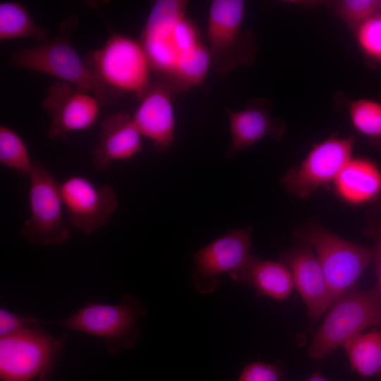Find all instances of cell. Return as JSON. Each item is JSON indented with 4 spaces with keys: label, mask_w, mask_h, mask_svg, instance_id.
Returning <instances> with one entry per match:
<instances>
[{
    "label": "cell",
    "mask_w": 381,
    "mask_h": 381,
    "mask_svg": "<svg viewBox=\"0 0 381 381\" xmlns=\"http://www.w3.org/2000/svg\"><path fill=\"white\" fill-rule=\"evenodd\" d=\"M299 240L309 243L322 270L332 304L354 285L365 270L374 262L373 248L361 246L310 222L296 230Z\"/></svg>",
    "instance_id": "obj_5"
},
{
    "label": "cell",
    "mask_w": 381,
    "mask_h": 381,
    "mask_svg": "<svg viewBox=\"0 0 381 381\" xmlns=\"http://www.w3.org/2000/svg\"><path fill=\"white\" fill-rule=\"evenodd\" d=\"M176 95L168 83L154 79L132 115L140 135L152 142L158 155L169 150L174 139L173 100Z\"/></svg>",
    "instance_id": "obj_14"
},
{
    "label": "cell",
    "mask_w": 381,
    "mask_h": 381,
    "mask_svg": "<svg viewBox=\"0 0 381 381\" xmlns=\"http://www.w3.org/2000/svg\"><path fill=\"white\" fill-rule=\"evenodd\" d=\"M380 323L381 294L377 287L368 290L353 287L329 308L308 349V356L322 360L365 329Z\"/></svg>",
    "instance_id": "obj_4"
},
{
    "label": "cell",
    "mask_w": 381,
    "mask_h": 381,
    "mask_svg": "<svg viewBox=\"0 0 381 381\" xmlns=\"http://www.w3.org/2000/svg\"><path fill=\"white\" fill-rule=\"evenodd\" d=\"M0 163L23 175H30L33 162L23 139L11 128L0 126Z\"/></svg>",
    "instance_id": "obj_23"
},
{
    "label": "cell",
    "mask_w": 381,
    "mask_h": 381,
    "mask_svg": "<svg viewBox=\"0 0 381 381\" xmlns=\"http://www.w3.org/2000/svg\"><path fill=\"white\" fill-rule=\"evenodd\" d=\"M142 145V135L132 116L126 111L113 114L101 123L98 142L92 150L93 164L99 170L108 169L114 162L133 157Z\"/></svg>",
    "instance_id": "obj_17"
},
{
    "label": "cell",
    "mask_w": 381,
    "mask_h": 381,
    "mask_svg": "<svg viewBox=\"0 0 381 381\" xmlns=\"http://www.w3.org/2000/svg\"><path fill=\"white\" fill-rule=\"evenodd\" d=\"M234 281L250 285L261 297L284 300L294 288L289 270L281 262L252 255L238 270L230 274Z\"/></svg>",
    "instance_id": "obj_19"
},
{
    "label": "cell",
    "mask_w": 381,
    "mask_h": 381,
    "mask_svg": "<svg viewBox=\"0 0 381 381\" xmlns=\"http://www.w3.org/2000/svg\"><path fill=\"white\" fill-rule=\"evenodd\" d=\"M380 1L341 0L334 4V10L344 23L353 32L363 23L380 12Z\"/></svg>",
    "instance_id": "obj_24"
},
{
    "label": "cell",
    "mask_w": 381,
    "mask_h": 381,
    "mask_svg": "<svg viewBox=\"0 0 381 381\" xmlns=\"http://www.w3.org/2000/svg\"><path fill=\"white\" fill-rule=\"evenodd\" d=\"M380 13H381V1H380Z\"/></svg>",
    "instance_id": "obj_30"
},
{
    "label": "cell",
    "mask_w": 381,
    "mask_h": 381,
    "mask_svg": "<svg viewBox=\"0 0 381 381\" xmlns=\"http://www.w3.org/2000/svg\"><path fill=\"white\" fill-rule=\"evenodd\" d=\"M272 104L265 98L249 100L238 111L225 109L229 117L231 141L224 156L233 157L266 136L280 140L286 130L285 123L271 114Z\"/></svg>",
    "instance_id": "obj_16"
},
{
    "label": "cell",
    "mask_w": 381,
    "mask_h": 381,
    "mask_svg": "<svg viewBox=\"0 0 381 381\" xmlns=\"http://www.w3.org/2000/svg\"><path fill=\"white\" fill-rule=\"evenodd\" d=\"M354 32L361 52L368 59L381 63V13L374 15Z\"/></svg>",
    "instance_id": "obj_25"
},
{
    "label": "cell",
    "mask_w": 381,
    "mask_h": 381,
    "mask_svg": "<svg viewBox=\"0 0 381 381\" xmlns=\"http://www.w3.org/2000/svg\"><path fill=\"white\" fill-rule=\"evenodd\" d=\"M245 2L242 0H214L207 25V48L211 65L224 74L240 65H250L256 49L251 32L242 30Z\"/></svg>",
    "instance_id": "obj_7"
},
{
    "label": "cell",
    "mask_w": 381,
    "mask_h": 381,
    "mask_svg": "<svg viewBox=\"0 0 381 381\" xmlns=\"http://www.w3.org/2000/svg\"><path fill=\"white\" fill-rule=\"evenodd\" d=\"M30 316H20L4 308L0 309V337L11 334L28 324L42 322Z\"/></svg>",
    "instance_id": "obj_28"
},
{
    "label": "cell",
    "mask_w": 381,
    "mask_h": 381,
    "mask_svg": "<svg viewBox=\"0 0 381 381\" xmlns=\"http://www.w3.org/2000/svg\"><path fill=\"white\" fill-rule=\"evenodd\" d=\"M60 190L68 225L85 235L104 226L119 204L110 186H97L80 175L64 179L60 183Z\"/></svg>",
    "instance_id": "obj_13"
},
{
    "label": "cell",
    "mask_w": 381,
    "mask_h": 381,
    "mask_svg": "<svg viewBox=\"0 0 381 381\" xmlns=\"http://www.w3.org/2000/svg\"><path fill=\"white\" fill-rule=\"evenodd\" d=\"M77 25L76 17L68 16L59 34L37 46L15 51L8 56V64L80 87L93 94L102 105H112L119 97L96 80L69 41Z\"/></svg>",
    "instance_id": "obj_2"
},
{
    "label": "cell",
    "mask_w": 381,
    "mask_h": 381,
    "mask_svg": "<svg viewBox=\"0 0 381 381\" xmlns=\"http://www.w3.org/2000/svg\"><path fill=\"white\" fill-rule=\"evenodd\" d=\"M334 194L351 206L380 200L381 169L365 157H351L332 183Z\"/></svg>",
    "instance_id": "obj_18"
},
{
    "label": "cell",
    "mask_w": 381,
    "mask_h": 381,
    "mask_svg": "<svg viewBox=\"0 0 381 381\" xmlns=\"http://www.w3.org/2000/svg\"><path fill=\"white\" fill-rule=\"evenodd\" d=\"M342 99L353 130L381 153V94L376 98Z\"/></svg>",
    "instance_id": "obj_21"
},
{
    "label": "cell",
    "mask_w": 381,
    "mask_h": 381,
    "mask_svg": "<svg viewBox=\"0 0 381 381\" xmlns=\"http://www.w3.org/2000/svg\"><path fill=\"white\" fill-rule=\"evenodd\" d=\"M279 262L290 271L294 287L305 303L308 315L316 319L332 305L322 270L307 242L299 240L294 246L279 253Z\"/></svg>",
    "instance_id": "obj_15"
},
{
    "label": "cell",
    "mask_w": 381,
    "mask_h": 381,
    "mask_svg": "<svg viewBox=\"0 0 381 381\" xmlns=\"http://www.w3.org/2000/svg\"><path fill=\"white\" fill-rule=\"evenodd\" d=\"M354 138L330 137L314 143L302 162L289 169L281 183L291 195L308 198L321 186L332 183L351 159Z\"/></svg>",
    "instance_id": "obj_10"
},
{
    "label": "cell",
    "mask_w": 381,
    "mask_h": 381,
    "mask_svg": "<svg viewBox=\"0 0 381 381\" xmlns=\"http://www.w3.org/2000/svg\"><path fill=\"white\" fill-rule=\"evenodd\" d=\"M147 312V308L140 300L124 294L119 304L87 303L56 324L103 339L107 350L115 353L121 348L134 347L140 335L136 322Z\"/></svg>",
    "instance_id": "obj_6"
},
{
    "label": "cell",
    "mask_w": 381,
    "mask_h": 381,
    "mask_svg": "<svg viewBox=\"0 0 381 381\" xmlns=\"http://www.w3.org/2000/svg\"><path fill=\"white\" fill-rule=\"evenodd\" d=\"M84 61L96 80L119 97L132 93L140 100L152 80L139 40L123 34H112L102 47L89 52Z\"/></svg>",
    "instance_id": "obj_3"
},
{
    "label": "cell",
    "mask_w": 381,
    "mask_h": 381,
    "mask_svg": "<svg viewBox=\"0 0 381 381\" xmlns=\"http://www.w3.org/2000/svg\"><path fill=\"white\" fill-rule=\"evenodd\" d=\"M101 105L87 90L61 80L53 83L42 102L50 117L47 137L66 140L71 133L90 128L99 116Z\"/></svg>",
    "instance_id": "obj_12"
},
{
    "label": "cell",
    "mask_w": 381,
    "mask_h": 381,
    "mask_svg": "<svg viewBox=\"0 0 381 381\" xmlns=\"http://www.w3.org/2000/svg\"><path fill=\"white\" fill-rule=\"evenodd\" d=\"M305 381H328L322 373L316 371Z\"/></svg>",
    "instance_id": "obj_29"
},
{
    "label": "cell",
    "mask_w": 381,
    "mask_h": 381,
    "mask_svg": "<svg viewBox=\"0 0 381 381\" xmlns=\"http://www.w3.org/2000/svg\"><path fill=\"white\" fill-rule=\"evenodd\" d=\"M31 39L39 44L47 41V30L37 25L26 8L11 1L0 3V40Z\"/></svg>",
    "instance_id": "obj_22"
},
{
    "label": "cell",
    "mask_w": 381,
    "mask_h": 381,
    "mask_svg": "<svg viewBox=\"0 0 381 381\" xmlns=\"http://www.w3.org/2000/svg\"><path fill=\"white\" fill-rule=\"evenodd\" d=\"M186 5L181 0L156 1L138 40L155 79L172 88L185 66L207 46L187 16Z\"/></svg>",
    "instance_id": "obj_1"
},
{
    "label": "cell",
    "mask_w": 381,
    "mask_h": 381,
    "mask_svg": "<svg viewBox=\"0 0 381 381\" xmlns=\"http://www.w3.org/2000/svg\"><path fill=\"white\" fill-rule=\"evenodd\" d=\"M353 371L363 377L381 381V331L373 330L348 340L343 345Z\"/></svg>",
    "instance_id": "obj_20"
},
{
    "label": "cell",
    "mask_w": 381,
    "mask_h": 381,
    "mask_svg": "<svg viewBox=\"0 0 381 381\" xmlns=\"http://www.w3.org/2000/svg\"><path fill=\"white\" fill-rule=\"evenodd\" d=\"M251 226L229 230L193 254L191 281L198 293H212L221 274H231L247 262L251 256Z\"/></svg>",
    "instance_id": "obj_11"
},
{
    "label": "cell",
    "mask_w": 381,
    "mask_h": 381,
    "mask_svg": "<svg viewBox=\"0 0 381 381\" xmlns=\"http://www.w3.org/2000/svg\"><path fill=\"white\" fill-rule=\"evenodd\" d=\"M368 235L375 239V273L377 279V289L381 294V200L371 205L366 212V229Z\"/></svg>",
    "instance_id": "obj_26"
},
{
    "label": "cell",
    "mask_w": 381,
    "mask_h": 381,
    "mask_svg": "<svg viewBox=\"0 0 381 381\" xmlns=\"http://www.w3.org/2000/svg\"><path fill=\"white\" fill-rule=\"evenodd\" d=\"M0 339V377L2 381H44L66 336L55 337L35 325Z\"/></svg>",
    "instance_id": "obj_8"
},
{
    "label": "cell",
    "mask_w": 381,
    "mask_h": 381,
    "mask_svg": "<svg viewBox=\"0 0 381 381\" xmlns=\"http://www.w3.org/2000/svg\"><path fill=\"white\" fill-rule=\"evenodd\" d=\"M29 179L30 215L22 226V234L32 244L64 243L70 237V230L64 218L60 183L37 161L33 162Z\"/></svg>",
    "instance_id": "obj_9"
},
{
    "label": "cell",
    "mask_w": 381,
    "mask_h": 381,
    "mask_svg": "<svg viewBox=\"0 0 381 381\" xmlns=\"http://www.w3.org/2000/svg\"><path fill=\"white\" fill-rule=\"evenodd\" d=\"M238 381H284V376L278 365L253 362L244 368Z\"/></svg>",
    "instance_id": "obj_27"
}]
</instances>
